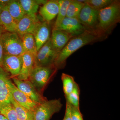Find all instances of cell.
<instances>
[{
    "label": "cell",
    "mask_w": 120,
    "mask_h": 120,
    "mask_svg": "<svg viewBox=\"0 0 120 120\" xmlns=\"http://www.w3.org/2000/svg\"><path fill=\"white\" fill-rule=\"evenodd\" d=\"M95 32L86 30L81 34L72 38L58 54L54 63L57 69L64 67L67 59L80 48L99 39Z\"/></svg>",
    "instance_id": "1"
},
{
    "label": "cell",
    "mask_w": 120,
    "mask_h": 120,
    "mask_svg": "<svg viewBox=\"0 0 120 120\" xmlns=\"http://www.w3.org/2000/svg\"><path fill=\"white\" fill-rule=\"evenodd\" d=\"M120 21V1L114 0L110 5L99 11L96 34L100 38Z\"/></svg>",
    "instance_id": "2"
},
{
    "label": "cell",
    "mask_w": 120,
    "mask_h": 120,
    "mask_svg": "<svg viewBox=\"0 0 120 120\" xmlns=\"http://www.w3.org/2000/svg\"><path fill=\"white\" fill-rule=\"evenodd\" d=\"M0 40L4 54L20 56L25 52L22 38L16 32H4Z\"/></svg>",
    "instance_id": "3"
},
{
    "label": "cell",
    "mask_w": 120,
    "mask_h": 120,
    "mask_svg": "<svg viewBox=\"0 0 120 120\" xmlns=\"http://www.w3.org/2000/svg\"><path fill=\"white\" fill-rule=\"evenodd\" d=\"M57 69L54 66L44 67L35 65L30 75L28 80L41 94Z\"/></svg>",
    "instance_id": "4"
},
{
    "label": "cell",
    "mask_w": 120,
    "mask_h": 120,
    "mask_svg": "<svg viewBox=\"0 0 120 120\" xmlns=\"http://www.w3.org/2000/svg\"><path fill=\"white\" fill-rule=\"evenodd\" d=\"M62 106L60 99H46L39 104L34 112V120H50L54 114L60 112Z\"/></svg>",
    "instance_id": "5"
},
{
    "label": "cell",
    "mask_w": 120,
    "mask_h": 120,
    "mask_svg": "<svg viewBox=\"0 0 120 120\" xmlns=\"http://www.w3.org/2000/svg\"><path fill=\"white\" fill-rule=\"evenodd\" d=\"M58 54L54 48L50 38L37 52L35 57V65L44 67L54 66Z\"/></svg>",
    "instance_id": "6"
},
{
    "label": "cell",
    "mask_w": 120,
    "mask_h": 120,
    "mask_svg": "<svg viewBox=\"0 0 120 120\" xmlns=\"http://www.w3.org/2000/svg\"><path fill=\"white\" fill-rule=\"evenodd\" d=\"M98 11L94 10L85 3L77 19L86 30L95 33L98 21Z\"/></svg>",
    "instance_id": "7"
},
{
    "label": "cell",
    "mask_w": 120,
    "mask_h": 120,
    "mask_svg": "<svg viewBox=\"0 0 120 120\" xmlns=\"http://www.w3.org/2000/svg\"><path fill=\"white\" fill-rule=\"evenodd\" d=\"M11 79H12L15 86L19 90L38 104H40L47 99L39 92L28 80H20L16 77H12Z\"/></svg>",
    "instance_id": "8"
},
{
    "label": "cell",
    "mask_w": 120,
    "mask_h": 120,
    "mask_svg": "<svg viewBox=\"0 0 120 120\" xmlns=\"http://www.w3.org/2000/svg\"><path fill=\"white\" fill-rule=\"evenodd\" d=\"M41 22L36 14L26 15L17 23L16 33L21 38L26 34L33 35Z\"/></svg>",
    "instance_id": "9"
},
{
    "label": "cell",
    "mask_w": 120,
    "mask_h": 120,
    "mask_svg": "<svg viewBox=\"0 0 120 120\" xmlns=\"http://www.w3.org/2000/svg\"><path fill=\"white\" fill-rule=\"evenodd\" d=\"M23 60L22 56L4 54L2 68L10 75V78L15 77L22 68Z\"/></svg>",
    "instance_id": "10"
},
{
    "label": "cell",
    "mask_w": 120,
    "mask_h": 120,
    "mask_svg": "<svg viewBox=\"0 0 120 120\" xmlns=\"http://www.w3.org/2000/svg\"><path fill=\"white\" fill-rule=\"evenodd\" d=\"M10 75L2 68H0V107L11 103L12 96L9 82Z\"/></svg>",
    "instance_id": "11"
},
{
    "label": "cell",
    "mask_w": 120,
    "mask_h": 120,
    "mask_svg": "<svg viewBox=\"0 0 120 120\" xmlns=\"http://www.w3.org/2000/svg\"><path fill=\"white\" fill-rule=\"evenodd\" d=\"M9 84L11 94L15 101L25 109L34 112L39 104L32 101L19 90L11 80L9 81Z\"/></svg>",
    "instance_id": "12"
},
{
    "label": "cell",
    "mask_w": 120,
    "mask_h": 120,
    "mask_svg": "<svg viewBox=\"0 0 120 120\" xmlns=\"http://www.w3.org/2000/svg\"><path fill=\"white\" fill-rule=\"evenodd\" d=\"M56 28L66 31L73 37L81 34L86 30L77 18L67 17L63 19L59 26Z\"/></svg>",
    "instance_id": "13"
},
{
    "label": "cell",
    "mask_w": 120,
    "mask_h": 120,
    "mask_svg": "<svg viewBox=\"0 0 120 120\" xmlns=\"http://www.w3.org/2000/svg\"><path fill=\"white\" fill-rule=\"evenodd\" d=\"M73 37L71 35L66 31L53 27L50 39L54 49L59 53Z\"/></svg>",
    "instance_id": "14"
},
{
    "label": "cell",
    "mask_w": 120,
    "mask_h": 120,
    "mask_svg": "<svg viewBox=\"0 0 120 120\" xmlns=\"http://www.w3.org/2000/svg\"><path fill=\"white\" fill-rule=\"evenodd\" d=\"M51 28L49 22L43 21L39 25L34 33L37 51L50 38Z\"/></svg>",
    "instance_id": "15"
},
{
    "label": "cell",
    "mask_w": 120,
    "mask_h": 120,
    "mask_svg": "<svg viewBox=\"0 0 120 120\" xmlns=\"http://www.w3.org/2000/svg\"><path fill=\"white\" fill-rule=\"evenodd\" d=\"M59 9L58 0H51L40 7L39 13L43 21L49 22L57 16Z\"/></svg>",
    "instance_id": "16"
},
{
    "label": "cell",
    "mask_w": 120,
    "mask_h": 120,
    "mask_svg": "<svg viewBox=\"0 0 120 120\" xmlns=\"http://www.w3.org/2000/svg\"><path fill=\"white\" fill-rule=\"evenodd\" d=\"M22 57L23 62L21 71L15 77L20 80H28L35 66V56L31 54L25 52L22 55Z\"/></svg>",
    "instance_id": "17"
},
{
    "label": "cell",
    "mask_w": 120,
    "mask_h": 120,
    "mask_svg": "<svg viewBox=\"0 0 120 120\" xmlns=\"http://www.w3.org/2000/svg\"><path fill=\"white\" fill-rule=\"evenodd\" d=\"M17 22L9 14L7 6L4 7L0 16V26L5 32H16Z\"/></svg>",
    "instance_id": "18"
},
{
    "label": "cell",
    "mask_w": 120,
    "mask_h": 120,
    "mask_svg": "<svg viewBox=\"0 0 120 120\" xmlns=\"http://www.w3.org/2000/svg\"><path fill=\"white\" fill-rule=\"evenodd\" d=\"M26 15L36 14L39 5L45 4L47 0H19Z\"/></svg>",
    "instance_id": "19"
},
{
    "label": "cell",
    "mask_w": 120,
    "mask_h": 120,
    "mask_svg": "<svg viewBox=\"0 0 120 120\" xmlns=\"http://www.w3.org/2000/svg\"><path fill=\"white\" fill-rule=\"evenodd\" d=\"M7 7L10 15L17 22L26 15L19 0H12Z\"/></svg>",
    "instance_id": "20"
},
{
    "label": "cell",
    "mask_w": 120,
    "mask_h": 120,
    "mask_svg": "<svg viewBox=\"0 0 120 120\" xmlns=\"http://www.w3.org/2000/svg\"><path fill=\"white\" fill-rule=\"evenodd\" d=\"M15 107L19 120H34V112L25 109L20 105L12 97L11 101Z\"/></svg>",
    "instance_id": "21"
},
{
    "label": "cell",
    "mask_w": 120,
    "mask_h": 120,
    "mask_svg": "<svg viewBox=\"0 0 120 120\" xmlns=\"http://www.w3.org/2000/svg\"><path fill=\"white\" fill-rule=\"evenodd\" d=\"M22 39L25 52L31 54L35 57L38 51L34 35L31 34H26L22 37Z\"/></svg>",
    "instance_id": "22"
},
{
    "label": "cell",
    "mask_w": 120,
    "mask_h": 120,
    "mask_svg": "<svg viewBox=\"0 0 120 120\" xmlns=\"http://www.w3.org/2000/svg\"><path fill=\"white\" fill-rule=\"evenodd\" d=\"M85 3L79 0H71L67 9L66 17L71 18H78L80 11Z\"/></svg>",
    "instance_id": "23"
},
{
    "label": "cell",
    "mask_w": 120,
    "mask_h": 120,
    "mask_svg": "<svg viewBox=\"0 0 120 120\" xmlns=\"http://www.w3.org/2000/svg\"><path fill=\"white\" fill-rule=\"evenodd\" d=\"M71 0H60L59 9L56 19L54 23V28H57L59 26L63 19L66 17L67 9Z\"/></svg>",
    "instance_id": "24"
},
{
    "label": "cell",
    "mask_w": 120,
    "mask_h": 120,
    "mask_svg": "<svg viewBox=\"0 0 120 120\" xmlns=\"http://www.w3.org/2000/svg\"><path fill=\"white\" fill-rule=\"evenodd\" d=\"M61 79L63 84V90L65 97L73 91L76 83L72 76L66 73H62Z\"/></svg>",
    "instance_id": "25"
},
{
    "label": "cell",
    "mask_w": 120,
    "mask_h": 120,
    "mask_svg": "<svg viewBox=\"0 0 120 120\" xmlns=\"http://www.w3.org/2000/svg\"><path fill=\"white\" fill-rule=\"evenodd\" d=\"M0 114L8 120H19L16 112L12 103H7L0 107Z\"/></svg>",
    "instance_id": "26"
},
{
    "label": "cell",
    "mask_w": 120,
    "mask_h": 120,
    "mask_svg": "<svg viewBox=\"0 0 120 120\" xmlns=\"http://www.w3.org/2000/svg\"><path fill=\"white\" fill-rule=\"evenodd\" d=\"M80 88L77 83L72 91L65 96L66 101L74 107L79 109Z\"/></svg>",
    "instance_id": "27"
},
{
    "label": "cell",
    "mask_w": 120,
    "mask_h": 120,
    "mask_svg": "<svg viewBox=\"0 0 120 120\" xmlns=\"http://www.w3.org/2000/svg\"><path fill=\"white\" fill-rule=\"evenodd\" d=\"M114 0H86L85 3L96 11H99L110 5Z\"/></svg>",
    "instance_id": "28"
},
{
    "label": "cell",
    "mask_w": 120,
    "mask_h": 120,
    "mask_svg": "<svg viewBox=\"0 0 120 120\" xmlns=\"http://www.w3.org/2000/svg\"><path fill=\"white\" fill-rule=\"evenodd\" d=\"M70 105L72 120H84L79 109L74 107L70 104Z\"/></svg>",
    "instance_id": "29"
},
{
    "label": "cell",
    "mask_w": 120,
    "mask_h": 120,
    "mask_svg": "<svg viewBox=\"0 0 120 120\" xmlns=\"http://www.w3.org/2000/svg\"><path fill=\"white\" fill-rule=\"evenodd\" d=\"M62 120H72L70 111V105L67 101H66V109L64 116Z\"/></svg>",
    "instance_id": "30"
},
{
    "label": "cell",
    "mask_w": 120,
    "mask_h": 120,
    "mask_svg": "<svg viewBox=\"0 0 120 120\" xmlns=\"http://www.w3.org/2000/svg\"><path fill=\"white\" fill-rule=\"evenodd\" d=\"M4 56V51H3L2 44H1L0 40V68H2Z\"/></svg>",
    "instance_id": "31"
},
{
    "label": "cell",
    "mask_w": 120,
    "mask_h": 120,
    "mask_svg": "<svg viewBox=\"0 0 120 120\" xmlns=\"http://www.w3.org/2000/svg\"><path fill=\"white\" fill-rule=\"evenodd\" d=\"M12 0H0V4L4 7L7 6Z\"/></svg>",
    "instance_id": "32"
},
{
    "label": "cell",
    "mask_w": 120,
    "mask_h": 120,
    "mask_svg": "<svg viewBox=\"0 0 120 120\" xmlns=\"http://www.w3.org/2000/svg\"><path fill=\"white\" fill-rule=\"evenodd\" d=\"M4 32H5V31H4V30L2 28V27L0 26V38L2 34Z\"/></svg>",
    "instance_id": "33"
},
{
    "label": "cell",
    "mask_w": 120,
    "mask_h": 120,
    "mask_svg": "<svg viewBox=\"0 0 120 120\" xmlns=\"http://www.w3.org/2000/svg\"><path fill=\"white\" fill-rule=\"evenodd\" d=\"M0 120H8L7 118H5V117L3 116V115H1V114H0Z\"/></svg>",
    "instance_id": "34"
},
{
    "label": "cell",
    "mask_w": 120,
    "mask_h": 120,
    "mask_svg": "<svg viewBox=\"0 0 120 120\" xmlns=\"http://www.w3.org/2000/svg\"><path fill=\"white\" fill-rule=\"evenodd\" d=\"M4 7L3 5L0 4V16L1 14L2 11H3V8H4Z\"/></svg>",
    "instance_id": "35"
}]
</instances>
